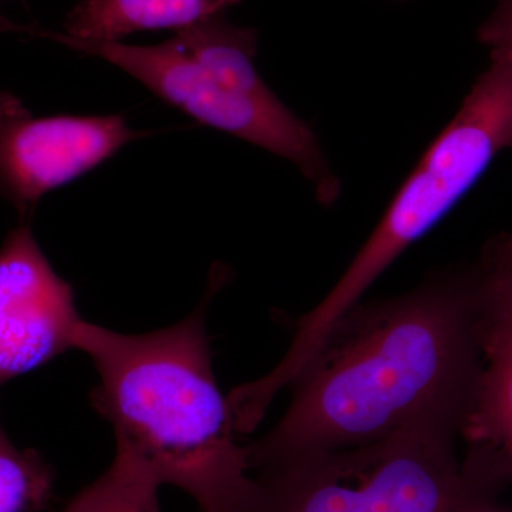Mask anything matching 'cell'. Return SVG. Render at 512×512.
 <instances>
[{
	"instance_id": "3",
	"label": "cell",
	"mask_w": 512,
	"mask_h": 512,
	"mask_svg": "<svg viewBox=\"0 0 512 512\" xmlns=\"http://www.w3.org/2000/svg\"><path fill=\"white\" fill-rule=\"evenodd\" d=\"M12 29L106 60L201 124L288 160L311 183L319 204L330 207L339 200L342 184L318 137L256 72L255 30L220 15L178 30L161 45L133 46L26 26Z\"/></svg>"
},
{
	"instance_id": "5",
	"label": "cell",
	"mask_w": 512,
	"mask_h": 512,
	"mask_svg": "<svg viewBox=\"0 0 512 512\" xmlns=\"http://www.w3.org/2000/svg\"><path fill=\"white\" fill-rule=\"evenodd\" d=\"M512 148V47L490 63L404 181L375 231L328 295L296 320L286 357L303 365L336 320L362 301L390 265L453 210L501 151Z\"/></svg>"
},
{
	"instance_id": "4",
	"label": "cell",
	"mask_w": 512,
	"mask_h": 512,
	"mask_svg": "<svg viewBox=\"0 0 512 512\" xmlns=\"http://www.w3.org/2000/svg\"><path fill=\"white\" fill-rule=\"evenodd\" d=\"M457 436L454 421L427 419L258 473L249 512H458L498 498L512 483V464L484 443H468L458 460Z\"/></svg>"
},
{
	"instance_id": "11",
	"label": "cell",
	"mask_w": 512,
	"mask_h": 512,
	"mask_svg": "<svg viewBox=\"0 0 512 512\" xmlns=\"http://www.w3.org/2000/svg\"><path fill=\"white\" fill-rule=\"evenodd\" d=\"M53 471L37 451L19 450L0 426V512H43L53 497Z\"/></svg>"
},
{
	"instance_id": "6",
	"label": "cell",
	"mask_w": 512,
	"mask_h": 512,
	"mask_svg": "<svg viewBox=\"0 0 512 512\" xmlns=\"http://www.w3.org/2000/svg\"><path fill=\"white\" fill-rule=\"evenodd\" d=\"M138 137L123 116L35 119L13 94L0 92V195L28 215L47 192Z\"/></svg>"
},
{
	"instance_id": "2",
	"label": "cell",
	"mask_w": 512,
	"mask_h": 512,
	"mask_svg": "<svg viewBox=\"0 0 512 512\" xmlns=\"http://www.w3.org/2000/svg\"><path fill=\"white\" fill-rule=\"evenodd\" d=\"M222 276L212 275L201 305L170 328L123 335L83 320L76 349L99 375L90 402L113 427L117 451L161 487L190 494L201 512H249L256 478L215 379L205 330Z\"/></svg>"
},
{
	"instance_id": "12",
	"label": "cell",
	"mask_w": 512,
	"mask_h": 512,
	"mask_svg": "<svg viewBox=\"0 0 512 512\" xmlns=\"http://www.w3.org/2000/svg\"><path fill=\"white\" fill-rule=\"evenodd\" d=\"M478 40L491 50L512 47V0H497V5L477 32Z\"/></svg>"
},
{
	"instance_id": "1",
	"label": "cell",
	"mask_w": 512,
	"mask_h": 512,
	"mask_svg": "<svg viewBox=\"0 0 512 512\" xmlns=\"http://www.w3.org/2000/svg\"><path fill=\"white\" fill-rule=\"evenodd\" d=\"M477 261L412 291L357 302L333 323L289 386L278 424L245 446L249 470L379 440L427 419L463 434L483 373Z\"/></svg>"
},
{
	"instance_id": "13",
	"label": "cell",
	"mask_w": 512,
	"mask_h": 512,
	"mask_svg": "<svg viewBox=\"0 0 512 512\" xmlns=\"http://www.w3.org/2000/svg\"><path fill=\"white\" fill-rule=\"evenodd\" d=\"M458 512H512L504 510L497 503V498H488V500L477 501L467 505V507L461 508Z\"/></svg>"
},
{
	"instance_id": "9",
	"label": "cell",
	"mask_w": 512,
	"mask_h": 512,
	"mask_svg": "<svg viewBox=\"0 0 512 512\" xmlns=\"http://www.w3.org/2000/svg\"><path fill=\"white\" fill-rule=\"evenodd\" d=\"M239 0H82L67 15L66 35L90 40H120L143 30L190 28Z\"/></svg>"
},
{
	"instance_id": "10",
	"label": "cell",
	"mask_w": 512,
	"mask_h": 512,
	"mask_svg": "<svg viewBox=\"0 0 512 512\" xmlns=\"http://www.w3.org/2000/svg\"><path fill=\"white\" fill-rule=\"evenodd\" d=\"M160 487L130 457L116 450L110 467L74 495L62 512H163L158 503Z\"/></svg>"
},
{
	"instance_id": "14",
	"label": "cell",
	"mask_w": 512,
	"mask_h": 512,
	"mask_svg": "<svg viewBox=\"0 0 512 512\" xmlns=\"http://www.w3.org/2000/svg\"><path fill=\"white\" fill-rule=\"evenodd\" d=\"M0 2H3V0H0Z\"/></svg>"
},
{
	"instance_id": "8",
	"label": "cell",
	"mask_w": 512,
	"mask_h": 512,
	"mask_svg": "<svg viewBox=\"0 0 512 512\" xmlns=\"http://www.w3.org/2000/svg\"><path fill=\"white\" fill-rule=\"evenodd\" d=\"M477 265L484 366L461 436L490 444L512 464V232L488 239Z\"/></svg>"
},
{
	"instance_id": "7",
	"label": "cell",
	"mask_w": 512,
	"mask_h": 512,
	"mask_svg": "<svg viewBox=\"0 0 512 512\" xmlns=\"http://www.w3.org/2000/svg\"><path fill=\"white\" fill-rule=\"evenodd\" d=\"M82 322L30 228L13 229L0 248V387L76 349Z\"/></svg>"
}]
</instances>
